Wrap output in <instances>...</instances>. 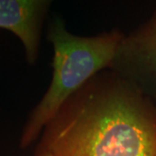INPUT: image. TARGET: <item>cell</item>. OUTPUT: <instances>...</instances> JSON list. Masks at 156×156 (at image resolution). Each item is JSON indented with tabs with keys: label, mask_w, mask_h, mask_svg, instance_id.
<instances>
[{
	"label": "cell",
	"mask_w": 156,
	"mask_h": 156,
	"mask_svg": "<svg viewBox=\"0 0 156 156\" xmlns=\"http://www.w3.org/2000/svg\"><path fill=\"white\" fill-rule=\"evenodd\" d=\"M36 151L52 156H156V106L131 83L103 70L47 123Z\"/></svg>",
	"instance_id": "6da1fadb"
},
{
	"label": "cell",
	"mask_w": 156,
	"mask_h": 156,
	"mask_svg": "<svg viewBox=\"0 0 156 156\" xmlns=\"http://www.w3.org/2000/svg\"><path fill=\"white\" fill-rule=\"evenodd\" d=\"M124 34L112 30L92 37L70 33L64 20L54 17L47 38L53 47L52 79L23 130L20 147L30 146L65 101L103 70L108 69Z\"/></svg>",
	"instance_id": "7a4b0ae2"
},
{
	"label": "cell",
	"mask_w": 156,
	"mask_h": 156,
	"mask_svg": "<svg viewBox=\"0 0 156 156\" xmlns=\"http://www.w3.org/2000/svg\"><path fill=\"white\" fill-rule=\"evenodd\" d=\"M108 69L134 85L156 106V10L123 36Z\"/></svg>",
	"instance_id": "3957f363"
},
{
	"label": "cell",
	"mask_w": 156,
	"mask_h": 156,
	"mask_svg": "<svg viewBox=\"0 0 156 156\" xmlns=\"http://www.w3.org/2000/svg\"><path fill=\"white\" fill-rule=\"evenodd\" d=\"M50 5L48 0H0V28L21 40L30 64L37 60L42 27Z\"/></svg>",
	"instance_id": "277c9868"
},
{
	"label": "cell",
	"mask_w": 156,
	"mask_h": 156,
	"mask_svg": "<svg viewBox=\"0 0 156 156\" xmlns=\"http://www.w3.org/2000/svg\"><path fill=\"white\" fill-rule=\"evenodd\" d=\"M34 156H52L48 152H42V151H35Z\"/></svg>",
	"instance_id": "5b68a950"
}]
</instances>
